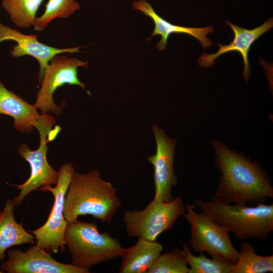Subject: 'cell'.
I'll use <instances>...</instances> for the list:
<instances>
[{"instance_id":"obj_23","label":"cell","mask_w":273,"mask_h":273,"mask_svg":"<svg viewBox=\"0 0 273 273\" xmlns=\"http://www.w3.org/2000/svg\"><path fill=\"white\" fill-rule=\"evenodd\" d=\"M3 272L2 270H0V273Z\"/></svg>"},{"instance_id":"obj_5","label":"cell","mask_w":273,"mask_h":273,"mask_svg":"<svg viewBox=\"0 0 273 273\" xmlns=\"http://www.w3.org/2000/svg\"><path fill=\"white\" fill-rule=\"evenodd\" d=\"M55 124V119L49 114L36 128L40 138L39 146L36 150H31L25 144H22L17 149L19 156L29 163L30 174L24 183L13 185L20 190L19 195L12 200L15 207L19 206L31 192L44 186H56L58 182L59 173L49 164L47 158V143L53 141L61 130L58 126L52 129Z\"/></svg>"},{"instance_id":"obj_2","label":"cell","mask_w":273,"mask_h":273,"mask_svg":"<svg viewBox=\"0 0 273 273\" xmlns=\"http://www.w3.org/2000/svg\"><path fill=\"white\" fill-rule=\"evenodd\" d=\"M121 205L116 189L101 177L99 170L75 172L65 195L64 215L68 224L86 215L109 223Z\"/></svg>"},{"instance_id":"obj_11","label":"cell","mask_w":273,"mask_h":273,"mask_svg":"<svg viewBox=\"0 0 273 273\" xmlns=\"http://www.w3.org/2000/svg\"><path fill=\"white\" fill-rule=\"evenodd\" d=\"M8 258L1 264V270L8 273H88L89 269L56 260L50 252L36 246L25 252L15 249L8 251Z\"/></svg>"},{"instance_id":"obj_3","label":"cell","mask_w":273,"mask_h":273,"mask_svg":"<svg viewBox=\"0 0 273 273\" xmlns=\"http://www.w3.org/2000/svg\"><path fill=\"white\" fill-rule=\"evenodd\" d=\"M195 205L213 220L225 228L238 240L267 239L273 231V204L255 206L226 204L213 199H195Z\"/></svg>"},{"instance_id":"obj_20","label":"cell","mask_w":273,"mask_h":273,"mask_svg":"<svg viewBox=\"0 0 273 273\" xmlns=\"http://www.w3.org/2000/svg\"><path fill=\"white\" fill-rule=\"evenodd\" d=\"M44 0H1L10 19L19 28L33 26L36 13Z\"/></svg>"},{"instance_id":"obj_18","label":"cell","mask_w":273,"mask_h":273,"mask_svg":"<svg viewBox=\"0 0 273 273\" xmlns=\"http://www.w3.org/2000/svg\"><path fill=\"white\" fill-rule=\"evenodd\" d=\"M273 272V255L262 256L256 253L254 248L243 241L238 251L237 262L230 273H265Z\"/></svg>"},{"instance_id":"obj_4","label":"cell","mask_w":273,"mask_h":273,"mask_svg":"<svg viewBox=\"0 0 273 273\" xmlns=\"http://www.w3.org/2000/svg\"><path fill=\"white\" fill-rule=\"evenodd\" d=\"M64 239L71 263L83 268L119 257L124 249L109 233H100L95 223L78 219L67 224Z\"/></svg>"},{"instance_id":"obj_1","label":"cell","mask_w":273,"mask_h":273,"mask_svg":"<svg viewBox=\"0 0 273 273\" xmlns=\"http://www.w3.org/2000/svg\"><path fill=\"white\" fill-rule=\"evenodd\" d=\"M215 165L220 172L213 199L226 204L265 203L273 198V186L267 173L257 161L243 152L230 149L223 143L213 140Z\"/></svg>"},{"instance_id":"obj_24","label":"cell","mask_w":273,"mask_h":273,"mask_svg":"<svg viewBox=\"0 0 273 273\" xmlns=\"http://www.w3.org/2000/svg\"><path fill=\"white\" fill-rule=\"evenodd\" d=\"M2 212V211H1V208H0V214Z\"/></svg>"},{"instance_id":"obj_19","label":"cell","mask_w":273,"mask_h":273,"mask_svg":"<svg viewBox=\"0 0 273 273\" xmlns=\"http://www.w3.org/2000/svg\"><path fill=\"white\" fill-rule=\"evenodd\" d=\"M181 252L189 266L188 273H230L234 263L222 255L208 258L203 252L193 254L187 243L181 242Z\"/></svg>"},{"instance_id":"obj_9","label":"cell","mask_w":273,"mask_h":273,"mask_svg":"<svg viewBox=\"0 0 273 273\" xmlns=\"http://www.w3.org/2000/svg\"><path fill=\"white\" fill-rule=\"evenodd\" d=\"M57 54L49 62L39 82L40 87L37 92L35 104L41 115L50 113L59 116L62 107L56 104L53 95L59 87L64 84L75 85L86 90L84 83L78 77L77 68H87L88 61H82L75 58Z\"/></svg>"},{"instance_id":"obj_8","label":"cell","mask_w":273,"mask_h":273,"mask_svg":"<svg viewBox=\"0 0 273 273\" xmlns=\"http://www.w3.org/2000/svg\"><path fill=\"white\" fill-rule=\"evenodd\" d=\"M184 215L190 226L191 236L187 243L197 253L206 252L211 256L222 255L234 263L238 251L230 238V233L204 213H198L191 204L186 206Z\"/></svg>"},{"instance_id":"obj_17","label":"cell","mask_w":273,"mask_h":273,"mask_svg":"<svg viewBox=\"0 0 273 273\" xmlns=\"http://www.w3.org/2000/svg\"><path fill=\"white\" fill-rule=\"evenodd\" d=\"M15 206L11 199L6 201L0 214V261L5 257L6 251L11 247L24 244L34 243V236L27 232L22 223H18L15 218Z\"/></svg>"},{"instance_id":"obj_12","label":"cell","mask_w":273,"mask_h":273,"mask_svg":"<svg viewBox=\"0 0 273 273\" xmlns=\"http://www.w3.org/2000/svg\"><path fill=\"white\" fill-rule=\"evenodd\" d=\"M13 40L17 44L10 51L13 58L28 55L34 58L39 63L37 75L39 82L44 70L50 61L55 55L60 54L79 52L82 47L57 48L39 42L34 34H25L18 30L5 25L0 21V43L5 40Z\"/></svg>"},{"instance_id":"obj_21","label":"cell","mask_w":273,"mask_h":273,"mask_svg":"<svg viewBox=\"0 0 273 273\" xmlns=\"http://www.w3.org/2000/svg\"><path fill=\"white\" fill-rule=\"evenodd\" d=\"M80 9V5L74 0H49L43 13L35 18L33 24L34 29L41 31L54 19L68 18Z\"/></svg>"},{"instance_id":"obj_7","label":"cell","mask_w":273,"mask_h":273,"mask_svg":"<svg viewBox=\"0 0 273 273\" xmlns=\"http://www.w3.org/2000/svg\"><path fill=\"white\" fill-rule=\"evenodd\" d=\"M75 172L72 164L66 163L59 170L58 180L55 187L48 186L39 190L51 192L54 202L45 223L37 229L31 231V233L36 240L35 246L51 253L63 252L65 249L64 238L68 223L64 215L65 197Z\"/></svg>"},{"instance_id":"obj_15","label":"cell","mask_w":273,"mask_h":273,"mask_svg":"<svg viewBox=\"0 0 273 273\" xmlns=\"http://www.w3.org/2000/svg\"><path fill=\"white\" fill-rule=\"evenodd\" d=\"M35 104H30L20 96L9 90L0 77V114L13 118L14 127L21 133L31 132L42 120Z\"/></svg>"},{"instance_id":"obj_16","label":"cell","mask_w":273,"mask_h":273,"mask_svg":"<svg viewBox=\"0 0 273 273\" xmlns=\"http://www.w3.org/2000/svg\"><path fill=\"white\" fill-rule=\"evenodd\" d=\"M163 250L162 245L156 240L138 238L132 246L124 248L120 255V273H146Z\"/></svg>"},{"instance_id":"obj_13","label":"cell","mask_w":273,"mask_h":273,"mask_svg":"<svg viewBox=\"0 0 273 273\" xmlns=\"http://www.w3.org/2000/svg\"><path fill=\"white\" fill-rule=\"evenodd\" d=\"M226 24L232 29L234 37L229 44L218 43L219 49L213 54L204 53L198 59L200 67H209L215 63V59L226 53L237 51L241 54L244 63L242 77L248 82L251 72L248 60V53L252 44L262 35L273 27V19L269 18L262 25L252 29H247L238 26L226 21Z\"/></svg>"},{"instance_id":"obj_10","label":"cell","mask_w":273,"mask_h":273,"mask_svg":"<svg viewBox=\"0 0 273 273\" xmlns=\"http://www.w3.org/2000/svg\"><path fill=\"white\" fill-rule=\"evenodd\" d=\"M152 130L156 142V152L147 157L154 167L155 195L153 199L168 202L172 200L171 190L177 184L174 169L176 139H171L158 125L154 124Z\"/></svg>"},{"instance_id":"obj_22","label":"cell","mask_w":273,"mask_h":273,"mask_svg":"<svg viewBox=\"0 0 273 273\" xmlns=\"http://www.w3.org/2000/svg\"><path fill=\"white\" fill-rule=\"evenodd\" d=\"M189 267L179 248L160 254L146 273H188Z\"/></svg>"},{"instance_id":"obj_6","label":"cell","mask_w":273,"mask_h":273,"mask_svg":"<svg viewBox=\"0 0 273 273\" xmlns=\"http://www.w3.org/2000/svg\"><path fill=\"white\" fill-rule=\"evenodd\" d=\"M186 206L180 197L168 202L153 199L143 210H127L123 221L127 236L155 241L162 233L171 230Z\"/></svg>"},{"instance_id":"obj_14","label":"cell","mask_w":273,"mask_h":273,"mask_svg":"<svg viewBox=\"0 0 273 273\" xmlns=\"http://www.w3.org/2000/svg\"><path fill=\"white\" fill-rule=\"evenodd\" d=\"M132 8L134 10L142 12L154 22L155 27L148 40L155 35H160L161 40L156 44V48L159 51L166 49L168 38L173 33H184L193 36L200 41L204 49L213 44L207 36L208 33L214 32V29L211 26L205 27H187L171 24L159 16L146 0L134 1L132 3Z\"/></svg>"}]
</instances>
